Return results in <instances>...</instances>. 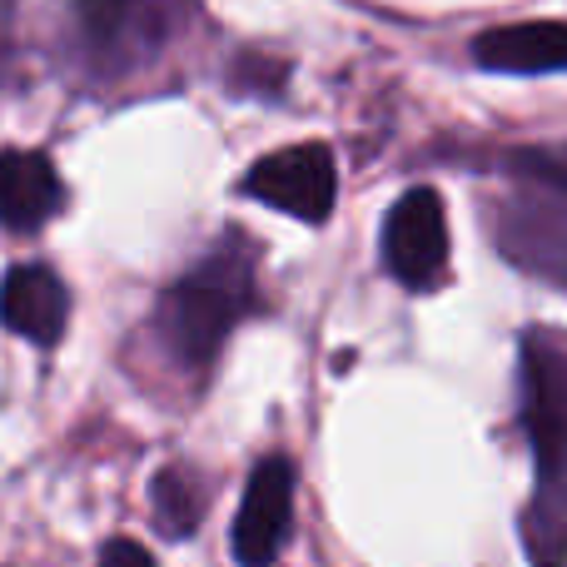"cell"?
I'll list each match as a JSON object with an SVG mask.
<instances>
[{"instance_id": "obj_1", "label": "cell", "mask_w": 567, "mask_h": 567, "mask_svg": "<svg viewBox=\"0 0 567 567\" xmlns=\"http://www.w3.org/2000/svg\"><path fill=\"white\" fill-rule=\"evenodd\" d=\"M245 313H255V239L225 235L189 275L159 293L155 329L179 369L205 373Z\"/></svg>"}, {"instance_id": "obj_2", "label": "cell", "mask_w": 567, "mask_h": 567, "mask_svg": "<svg viewBox=\"0 0 567 567\" xmlns=\"http://www.w3.org/2000/svg\"><path fill=\"white\" fill-rule=\"evenodd\" d=\"M195 16V0H70V40L90 80H130L150 70Z\"/></svg>"}, {"instance_id": "obj_3", "label": "cell", "mask_w": 567, "mask_h": 567, "mask_svg": "<svg viewBox=\"0 0 567 567\" xmlns=\"http://www.w3.org/2000/svg\"><path fill=\"white\" fill-rule=\"evenodd\" d=\"M508 169L518 179L498 209V249L508 265L528 269L543 284L563 289L567 279V169L553 150L508 155Z\"/></svg>"}, {"instance_id": "obj_4", "label": "cell", "mask_w": 567, "mask_h": 567, "mask_svg": "<svg viewBox=\"0 0 567 567\" xmlns=\"http://www.w3.org/2000/svg\"><path fill=\"white\" fill-rule=\"evenodd\" d=\"M518 419L528 433L538 488H563V423H567V359L548 329H528L518 349Z\"/></svg>"}, {"instance_id": "obj_5", "label": "cell", "mask_w": 567, "mask_h": 567, "mask_svg": "<svg viewBox=\"0 0 567 567\" xmlns=\"http://www.w3.org/2000/svg\"><path fill=\"white\" fill-rule=\"evenodd\" d=\"M383 265L413 293L439 289V279L449 275V215L439 189L413 185L393 199L383 219Z\"/></svg>"}, {"instance_id": "obj_6", "label": "cell", "mask_w": 567, "mask_h": 567, "mask_svg": "<svg viewBox=\"0 0 567 567\" xmlns=\"http://www.w3.org/2000/svg\"><path fill=\"white\" fill-rule=\"evenodd\" d=\"M249 199L279 209V215L299 219V225H323L333 215L339 199V169H333V150L329 145H289L275 155L255 159L245 175Z\"/></svg>"}, {"instance_id": "obj_7", "label": "cell", "mask_w": 567, "mask_h": 567, "mask_svg": "<svg viewBox=\"0 0 567 567\" xmlns=\"http://www.w3.org/2000/svg\"><path fill=\"white\" fill-rule=\"evenodd\" d=\"M293 483H299V473L284 453H269L255 463L235 513V533H229V548L245 567H265L279 558L284 538L293 528Z\"/></svg>"}, {"instance_id": "obj_8", "label": "cell", "mask_w": 567, "mask_h": 567, "mask_svg": "<svg viewBox=\"0 0 567 567\" xmlns=\"http://www.w3.org/2000/svg\"><path fill=\"white\" fill-rule=\"evenodd\" d=\"M65 323H70V293L55 269L16 265L0 279V329H10L16 339L35 343V349H50V343H60Z\"/></svg>"}, {"instance_id": "obj_9", "label": "cell", "mask_w": 567, "mask_h": 567, "mask_svg": "<svg viewBox=\"0 0 567 567\" xmlns=\"http://www.w3.org/2000/svg\"><path fill=\"white\" fill-rule=\"evenodd\" d=\"M65 179L40 150H0V225L10 235H35L60 215Z\"/></svg>"}, {"instance_id": "obj_10", "label": "cell", "mask_w": 567, "mask_h": 567, "mask_svg": "<svg viewBox=\"0 0 567 567\" xmlns=\"http://www.w3.org/2000/svg\"><path fill=\"white\" fill-rule=\"evenodd\" d=\"M478 70L498 75H558L567 65V25L563 20H523V25L483 30L473 40Z\"/></svg>"}, {"instance_id": "obj_11", "label": "cell", "mask_w": 567, "mask_h": 567, "mask_svg": "<svg viewBox=\"0 0 567 567\" xmlns=\"http://www.w3.org/2000/svg\"><path fill=\"white\" fill-rule=\"evenodd\" d=\"M150 508H155V523L165 538L189 543L199 518H205V493H199V483L185 468H159L155 488H150Z\"/></svg>"}, {"instance_id": "obj_12", "label": "cell", "mask_w": 567, "mask_h": 567, "mask_svg": "<svg viewBox=\"0 0 567 567\" xmlns=\"http://www.w3.org/2000/svg\"><path fill=\"white\" fill-rule=\"evenodd\" d=\"M563 528H567V503L563 488H538L533 508L523 513V543L538 563H563Z\"/></svg>"}, {"instance_id": "obj_13", "label": "cell", "mask_w": 567, "mask_h": 567, "mask_svg": "<svg viewBox=\"0 0 567 567\" xmlns=\"http://www.w3.org/2000/svg\"><path fill=\"white\" fill-rule=\"evenodd\" d=\"M284 85H289V65L275 55H259V50H245V55L229 65V90L235 95H255V100H279Z\"/></svg>"}, {"instance_id": "obj_14", "label": "cell", "mask_w": 567, "mask_h": 567, "mask_svg": "<svg viewBox=\"0 0 567 567\" xmlns=\"http://www.w3.org/2000/svg\"><path fill=\"white\" fill-rule=\"evenodd\" d=\"M100 563H135V567H150L155 558H150V548H140V543H130V538H110V543H100Z\"/></svg>"}, {"instance_id": "obj_15", "label": "cell", "mask_w": 567, "mask_h": 567, "mask_svg": "<svg viewBox=\"0 0 567 567\" xmlns=\"http://www.w3.org/2000/svg\"><path fill=\"white\" fill-rule=\"evenodd\" d=\"M10 25H16V0H0V80L10 65Z\"/></svg>"}]
</instances>
